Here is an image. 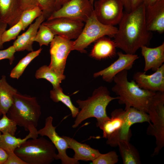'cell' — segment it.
Segmentation results:
<instances>
[{
    "label": "cell",
    "mask_w": 164,
    "mask_h": 164,
    "mask_svg": "<svg viewBox=\"0 0 164 164\" xmlns=\"http://www.w3.org/2000/svg\"><path fill=\"white\" fill-rule=\"evenodd\" d=\"M145 7L143 4L129 12H124L119 28L114 36L116 47L126 53L135 54L142 46L149 45L152 37L145 19Z\"/></svg>",
    "instance_id": "1"
},
{
    "label": "cell",
    "mask_w": 164,
    "mask_h": 164,
    "mask_svg": "<svg viewBox=\"0 0 164 164\" xmlns=\"http://www.w3.org/2000/svg\"><path fill=\"white\" fill-rule=\"evenodd\" d=\"M115 84L112 90L117 96L120 104L125 109L133 107L148 113L163 92H155L140 88L133 80L128 79V70H124L114 78Z\"/></svg>",
    "instance_id": "2"
},
{
    "label": "cell",
    "mask_w": 164,
    "mask_h": 164,
    "mask_svg": "<svg viewBox=\"0 0 164 164\" xmlns=\"http://www.w3.org/2000/svg\"><path fill=\"white\" fill-rule=\"evenodd\" d=\"M41 114V108L36 97L16 93L13 103L6 114L17 125L29 131V126L36 127Z\"/></svg>",
    "instance_id": "3"
},
{
    "label": "cell",
    "mask_w": 164,
    "mask_h": 164,
    "mask_svg": "<svg viewBox=\"0 0 164 164\" xmlns=\"http://www.w3.org/2000/svg\"><path fill=\"white\" fill-rule=\"evenodd\" d=\"M118 99V97L111 96L107 87L101 86L95 89L92 96L87 100H78L76 102L80 110L72 127L77 128L83 121L89 118H95L97 121L108 118L106 111L107 106L111 101Z\"/></svg>",
    "instance_id": "4"
},
{
    "label": "cell",
    "mask_w": 164,
    "mask_h": 164,
    "mask_svg": "<svg viewBox=\"0 0 164 164\" xmlns=\"http://www.w3.org/2000/svg\"><path fill=\"white\" fill-rule=\"evenodd\" d=\"M14 152L27 164H51L57 154L53 144L43 136L28 139Z\"/></svg>",
    "instance_id": "5"
},
{
    "label": "cell",
    "mask_w": 164,
    "mask_h": 164,
    "mask_svg": "<svg viewBox=\"0 0 164 164\" xmlns=\"http://www.w3.org/2000/svg\"><path fill=\"white\" fill-rule=\"evenodd\" d=\"M85 23L80 34L74 41L73 50L85 53L84 49L92 43L105 36H114L117 32L118 28L114 26L105 25L100 22L94 11Z\"/></svg>",
    "instance_id": "6"
},
{
    "label": "cell",
    "mask_w": 164,
    "mask_h": 164,
    "mask_svg": "<svg viewBox=\"0 0 164 164\" xmlns=\"http://www.w3.org/2000/svg\"><path fill=\"white\" fill-rule=\"evenodd\" d=\"M150 122L148 135L155 136L156 146L152 155H157L164 146V95L152 106L148 113Z\"/></svg>",
    "instance_id": "7"
},
{
    "label": "cell",
    "mask_w": 164,
    "mask_h": 164,
    "mask_svg": "<svg viewBox=\"0 0 164 164\" xmlns=\"http://www.w3.org/2000/svg\"><path fill=\"white\" fill-rule=\"evenodd\" d=\"M93 5L89 0H70L55 11L47 20L66 17L85 22L94 12Z\"/></svg>",
    "instance_id": "8"
},
{
    "label": "cell",
    "mask_w": 164,
    "mask_h": 164,
    "mask_svg": "<svg viewBox=\"0 0 164 164\" xmlns=\"http://www.w3.org/2000/svg\"><path fill=\"white\" fill-rule=\"evenodd\" d=\"M123 110L115 109L111 112V118L97 121V127L103 131V137L107 139L106 144L111 147L117 146L121 142L124 122Z\"/></svg>",
    "instance_id": "9"
},
{
    "label": "cell",
    "mask_w": 164,
    "mask_h": 164,
    "mask_svg": "<svg viewBox=\"0 0 164 164\" xmlns=\"http://www.w3.org/2000/svg\"><path fill=\"white\" fill-rule=\"evenodd\" d=\"M121 0H97L94 3V12L102 23L113 26L118 24L124 13Z\"/></svg>",
    "instance_id": "10"
},
{
    "label": "cell",
    "mask_w": 164,
    "mask_h": 164,
    "mask_svg": "<svg viewBox=\"0 0 164 164\" xmlns=\"http://www.w3.org/2000/svg\"><path fill=\"white\" fill-rule=\"evenodd\" d=\"M74 41L55 35L50 43L51 61L49 66L52 70L63 74L67 56L72 50Z\"/></svg>",
    "instance_id": "11"
},
{
    "label": "cell",
    "mask_w": 164,
    "mask_h": 164,
    "mask_svg": "<svg viewBox=\"0 0 164 164\" xmlns=\"http://www.w3.org/2000/svg\"><path fill=\"white\" fill-rule=\"evenodd\" d=\"M53 119L51 116L46 118L44 127L38 131V135L41 136L47 137L57 149L58 153L56 155V160L60 159L62 164H79L78 161L67 155L66 150L69 149L68 144L62 136H59L56 132V127L53 125Z\"/></svg>",
    "instance_id": "12"
},
{
    "label": "cell",
    "mask_w": 164,
    "mask_h": 164,
    "mask_svg": "<svg viewBox=\"0 0 164 164\" xmlns=\"http://www.w3.org/2000/svg\"><path fill=\"white\" fill-rule=\"evenodd\" d=\"M42 23L47 26L55 36L70 40L78 38L85 25L81 21L66 17L47 20Z\"/></svg>",
    "instance_id": "13"
},
{
    "label": "cell",
    "mask_w": 164,
    "mask_h": 164,
    "mask_svg": "<svg viewBox=\"0 0 164 164\" xmlns=\"http://www.w3.org/2000/svg\"><path fill=\"white\" fill-rule=\"evenodd\" d=\"M117 54L118 59L108 67L95 73L94 77L101 76L104 81L111 82L117 74L123 70L131 69L134 62L139 58L135 54L123 53L121 52H118Z\"/></svg>",
    "instance_id": "14"
},
{
    "label": "cell",
    "mask_w": 164,
    "mask_h": 164,
    "mask_svg": "<svg viewBox=\"0 0 164 164\" xmlns=\"http://www.w3.org/2000/svg\"><path fill=\"white\" fill-rule=\"evenodd\" d=\"M133 80L143 89L155 92H164V64L153 73L137 72L133 76Z\"/></svg>",
    "instance_id": "15"
},
{
    "label": "cell",
    "mask_w": 164,
    "mask_h": 164,
    "mask_svg": "<svg viewBox=\"0 0 164 164\" xmlns=\"http://www.w3.org/2000/svg\"><path fill=\"white\" fill-rule=\"evenodd\" d=\"M145 7L147 26L150 31L160 34L164 31V0H159L153 5Z\"/></svg>",
    "instance_id": "16"
},
{
    "label": "cell",
    "mask_w": 164,
    "mask_h": 164,
    "mask_svg": "<svg viewBox=\"0 0 164 164\" xmlns=\"http://www.w3.org/2000/svg\"><path fill=\"white\" fill-rule=\"evenodd\" d=\"M45 19L42 14L36 19L34 23L30 25L25 32L17 36L13 45L16 51H33L32 45L34 39L40 25Z\"/></svg>",
    "instance_id": "17"
},
{
    "label": "cell",
    "mask_w": 164,
    "mask_h": 164,
    "mask_svg": "<svg viewBox=\"0 0 164 164\" xmlns=\"http://www.w3.org/2000/svg\"><path fill=\"white\" fill-rule=\"evenodd\" d=\"M142 56L145 62L144 71L146 72L150 70L156 71L164 62V43L159 46L150 48L142 46L141 48Z\"/></svg>",
    "instance_id": "18"
},
{
    "label": "cell",
    "mask_w": 164,
    "mask_h": 164,
    "mask_svg": "<svg viewBox=\"0 0 164 164\" xmlns=\"http://www.w3.org/2000/svg\"><path fill=\"white\" fill-rule=\"evenodd\" d=\"M22 12L19 0H0V19L10 27L20 21Z\"/></svg>",
    "instance_id": "19"
},
{
    "label": "cell",
    "mask_w": 164,
    "mask_h": 164,
    "mask_svg": "<svg viewBox=\"0 0 164 164\" xmlns=\"http://www.w3.org/2000/svg\"><path fill=\"white\" fill-rule=\"evenodd\" d=\"M62 137L67 143L68 148L74 151V155L73 157L77 161H92L101 154L99 150L91 147L86 143L79 142L69 136H62Z\"/></svg>",
    "instance_id": "20"
},
{
    "label": "cell",
    "mask_w": 164,
    "mask_h": 164,
    "mask_svg": "<svg viewBox=\"0 0 164 164\" xmlns=\"http://www.w3.org/2000/svg\"><path fill=\"white\" fill-rule=\"evenodd\" d=\"M116 48L114 41L103 36L95 41L90 56L97 60L111 58L116 54Z\"/></svg>",
    "instance_id": "21"
},
{
    "label": "cell",
    "mask_w": 164,
    "mask_h": 164,
    "mask_svg": "<svg viewBox=\"0 0 164 164\" xmlns=\"http://www.w3.org/2000/svg\"><path fill=\"white\" fill-rule=\"evenodd\" d=\"M29 131L28 135L22 139L17 138L8 133L1 134L0 136V147L6 152L14 151L28 139L38 137V130L34 126H29Z\"/></svg>",
    "instance_id": "22"
},
{
    "label": "cell",
    "mask_w": 164,
    "mask_h": 164,
    "mask_svg": "<svg viewBox=\"0 0 164 164\" xmlns=\"http://www.w3.org/2000/svg\"><path fill=\"white\" fill-rule=\"evenodd\" d=\"M18 92L16 89L7 82L5 75L0 79V116L7 114L13 103L14 96Z\"/></svg>",
    "instance_id": "23"
},
{
    "label": "cell",
    "mask_w": 164,
    "mask_h": 164,
    "mask_svg": "<svg viewBox=\"0 0 164 164\" xmlns=\"http://www.w3.org/2000/svg\"><path fill=\"white\" fill-rule=\"evenodd\" d=\"M118 146L124 164L141 163L138 151L129 142H121Z\"/></svg>",
    "instance_id": "24"
},
{
    "label": "cell",
    "mask_w": 164,
    "mask_h": 164,
    "mask_svg": "<svg viewBox=\"0 0 164 164\" xmlns=\"http://www.w3.org/2000/svg\"><path fill=\"white\" fill-rule=\"evenodd\" d=\"M35 77L37 79L46 80L52 84L53 89H55L60 86V83L66 77L63 74H59L52 70L49 66L44 65L36 71Z\"/></svg>",
    "instance_id": "25"
},
{
    "label": "cell",
    "mask_w": 164,
    "mask_h": 164,
    "mask_svg": "<svg viewBox=\"0 0 164 164\" xmlns=\"http://www.w3.org/2000/svg\"><path fill=\"white\" fill-rule=\"evenodd\" d=\"M50 97L54 102H61L70 110L73 118H76L79 111V108L72 103L69 96L65 94L60 86L50 91Z\"/></svg>",
    "instance_id": "26"
},
{
    "label": "cell",
    "mask_w": 164,
    "mask_h": 164,
    "mask_svg": "<svg viewBox=\"0 0 164 164\" xmlns=\"http://www.w3.org/2000/svg\"><path fill=\"white\" fill-rule=\"evenodd\" d=\"M42 49L30 52L21 59L11 72V78L18 79L23 73L24 70L29 63L40 53Z\"/></svg>",
    "instance_id": "27"
},
{
    "label": "cell",
    "mask_w": 164,
    "mask_h": 164,
    "mask_svg": "<svg viewBox=\"0 0 164 164\" xmlns=\"http://www.w3.org/2000/svg\"><path fill=\"white\" fill-rule=\"evenodd\" d=\"M55 35L46 26L42 23L40 26L34 39V42H38L41 47L48 46L53 40Z\"/></svg>",
    "instance_id": "28"
},
{
    "label": "cell",
    "mask_w": 164,
    "mask_h": 164,
    "mask_svg": "<svg viewBox=\"0 0 164 164\" xmlns=\"http://www.w3.org/2000/svg\"><path fill=\"white\" fill-rule=\"evenodd\" d=\"M42 13V10L38 6L23 11L20 19L22 25V30H24Z\"/></svg>",
    "instance_id": "29"
},
{
    "label": "cell",
    "mask_w": 164,
    "mask_h": 164,
    "mask_svg": "<svg viewBox=\"0 0 164 164\" xmlns=\"http://www.w3.org/2000/svg\"><path fill=\"white\" fill-rule=\"evenodd\" d=\"M17 125L12 120L9 118L6 114H3L0 119V132L3 134H9L15 136L17 129Z\"/></svg>",
    "instance_id": "30"
},
{
    "label": "cell",
    "mask_w": 164,
    "mask_h": 164,
    "mask_svg": "<svg viewBox=\"0 0 164 164\" xmlns=\"http://www.w3.org/2000/svg\"><path fill=\"white\" fill-rule=\"evenodd\" d=\"M37 2L45 19L47 20L56 11V0H37Z\"/></svg>",
    "instance_id": "31"
},
{
    "label": "cell",
    "mask_w": 164,
    "mask_h": 164,
    "mask_svg": "<svg viewBox=\"0 0 164 164\" xmlns=\"http://www.w3.org/2000/svg\"><path fill=\"white\" fill-rule=\"evenodd\" d=\"M22 24L19 21L17 23L5 30L3 32L2 37V41L3 43L15 39L20 32L22 30Z\"/></svg>",
    "instance_id": "32"
},
{
    "label": "cell",
    "mask_w": 164,
    "mask_h": 164,
    "mask_svg": "<svg viewBox=\"0 0 164 164\" xmlns=\"http://www.w3.org/2000/svg\"><path fill=\"white\" fill-rule=\"evenodd\" d=\"M118 161V156L116 152L111 151L101 155L92 161L93 164H115Z\"/></svg>",
    "instance_id": "33"
},
{
    "label": "cell",
    "mask_w": 164,
    "mask_h": 164,
    "mask_svg": "<svg viewBox=\"0 0 164 164\" xmlns=\"http://www.w3.org/2000/svg\"><path fill=\"white\" fill-rule=\"evenodd\" d=\"M16 52L15 49L13 45L6 49L0 50V60L4 59H8L10 64L11 65L14 60V54Z\"/></svg>",
    "instance_id": "34"
},
{
    "label": "cell",
    "mask_w": 164,
    "mask_h": 164,
    "mask_svg": "<svg viewBox=\"0 0 164 164\" xmlns=\"http://www.w3.org/2000/svg\"><path fill=\"white\" fill-rule=\"evenodd\" d=\"M8 158L4 164H27L14 153V151L6 152Z\"/></svg>",
    "instance_id": "35"
},
{
    "label": "cell",
    "mask_w": 164,
    "mask_h": 164,
    "mask_svg": "<svg viewBox=\"0 0 164 164\" xmlns=\"http://www.w3.org/2000/svg\"><path fill=\"white\" fill-rule=\"evenodd\" d=\"M21 9L23 11L38 6L37 0H19Z\"/></svg>",
    "instance_id": "36"
},
{
    "label": "cell",
    "mask_w": 164,
    "mask_h": 164,
    "mask_svg": "<svg viewBox=\"0 0 164 164\" xmlns=\"http://www.w3.org/2000/svg\"><path fill=\"white\" fill-rule=\"evenodd\" d=\"M7 24L5 22L0 19V49L3 48V44L2 41V37L3 32L6 30Z\"/></svg>",
    "instance_id": "37"
},
{
    "label": "cell",
    "mask_w": 164,
    "mask_h": 164,
    "mask_svg": "<svg viewBox=\"0 0 164 164\" xmlns=\"http://www.w3.org/2000/svg\"><path fill=\"white\" fill-rule=\"evenodd\" d=\"M8 158V154L6 151L0 147V164H4Z\"/></svg>",
    "instance_id": "38"
},
{
    "label": "cell",
    "mask_w": 164,
    "mask_h": 164,
    "mask_svg": "<svg viewBox=\"0 0 164 164\" xmlns=\"http://www.w3.org/2000/svg\"><path fill=\"white\" fill-rule=\"evenodd\" d=\"M126 12H129L131 11V0H121Z\"/></svg>",
    "instance_id": "39"
},
{
    "label": "cell",
    "mask_w": 164,
    "mask_h": 164,
    "mask_svg": "<svg viewBox=\"0 0 164 164\" xmlns=\"http://www.w3.org/2000/svg\"><path fill=\"white\" fill-rule=\"evenodd\" d=\"M131 11L134 9L142 3V0H131Z\"/></svg>",
    "instance_id": "40"
},
{
    "label": "cell",
    "mask_w": 164,
    "mask_h": 164,
    "mask_svg": "<svg viewBox=\"0 0 164 164\" xmlns=\"http://www.w3.org/2000/svg\"><path fill=\"white\" fill-rule=\"evenodd\" d=\"M159 0H142V3L145 6L151 5Z\"/></svg>",
    "instance_id": "41"
},
{
    "label": "cell",
    "mask_w": 164,
    "mask_h": 164,
    "mask_svg": "<svg viewBox=\"0 0 164 164\" xmlns=\"http://www.w3.org/2000/svg\"><path fill=\"white\" fill-rule=\"evenodd\" d=\"M61 6L60 5V0H56V11L60 9Z\"/></svg>",
    "instance_id": "42"
},
{
    "label": "cell",
    "mask_w": 164,
    "mask_h": 164,
    "mask_svg": "<svg viewBox=\"0 0 164 164\" xmlns=\"http://www.w3.org/2000/svg\"><path fill=\"white\" fill-rule=\"evenodd\" d=\"M70 0H60V5L62 6L63 4Z\"/></svg>",
    "instance_id": "43"
},
{
    "label": "cell",
    "mask_w": 164,
    "mask_h": 164,
    "mask_svg": "<svg viewBox=\"0 0 164 164\" xmlns=\"http://www.w3.org/2000/svg\"><path fill=\"white\" fill-rule=\"evenodd\" d=\"M96 0H89L91 4L93 5L94 2Z\"/></svg>",
    "instance_id": "44"
},
{
    "label": "cell",
    "mask_w": 164,
    "mask_h": 164,
    "mask_svg": "<svg viewBox=\"0 0 164 164\" xmlns=\"http://www.w3.org/2000/svg\"><path fill=\"white\" fill-rule=\"evenodd\" d=\"M1 132H0V135H1Z\"/></svg>",
    "instance_id": "45"
}]
</instances>
